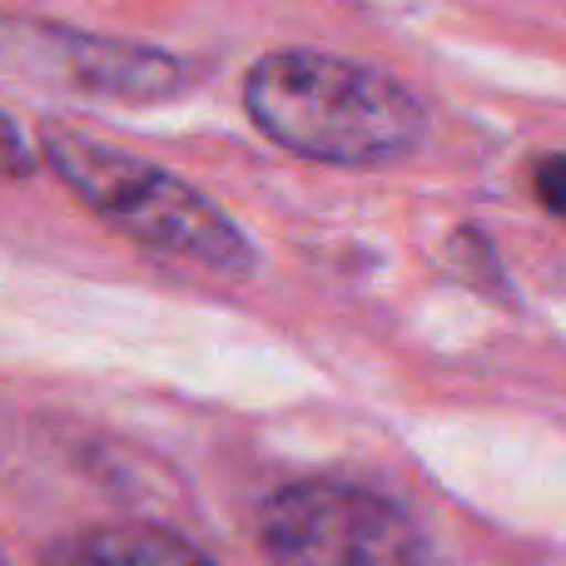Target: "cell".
I'll return each instance as SVG.
<instances>
[{
	"label": "cell",
	"instance_id": "cell-1",
	"mask_svg": "<svg viewBox=\"0 0 566 566\" xmlns=\"http://www.w3.org/2000/svg\"><path fill=\"white\" fill-rule=\"evenodd\" d=\"M244 105L274 145L328 165H382L428 135L422 105L392 75L318 50L264 55L244 80Z\"/></svg>",
	"mask_w": 566,
	"mask_h": 566
},
{
	"label": "cell",
	"instance_id": "cell-2",
	"mask_svg": "<svg viewBox=\"0 0 566 566\" xmlns=\"http://www.w3.org/2000/svg\"><path fill=\"white\" fill-rule=\"evenodd\" d=\"M40 159L90 214H99L149 254L214 269V274L254 269V244L244 239V229L169 169L55 125L40 129Z\"/></svg>",
	"mask_w": 566,
	"mask_h": 566
},
{
	"label": "cell",
	"instance_id": "cell-3",
	"mask_svg": "<svg viewBox=\"0 0 566 566\" xmlns=\"http://www.w3.org/2000/svg\"><path fill=\"white\" fill-rule=\"evenodd\" d=\"M274 566H428L422 532L392 497L358 482H289L259 507Z\"/></svg>",
	"mask_w": 566,
	"mask_h": 566
},
{
	"label": "cell",
	"instance_id": "cell-4",
	"mask_svg": "<svg viewBox=\"0 0 566 566\" xmlns=\"http://www.w3.org/2000/svg\"><path fill=\"white\" fill-rule=\"evenodd\" d=\"M50 55V70L80 95L99 99H165L185 85L179 60L165 50L129 45V40L85 35V30H35Z\"/></svg>",
	"mask_w": 566,
	"mask_h": 566
},
{
	"label": "cell",
	"instance_id": "cell-5",
	"mask_svg": "<svg viewBox=\"0 0 566 566\" xmlns=\"http://www.w3.org/2000/svg\"><path fill=\"white\" fill-rule=\"evenodd\" d=\"M45 566H214L159 527H90L65 537Z\"/></svg>",
	"mask_w": 566,
	"mask_h": 566
},
{
	"label": "cell",
	"instance_id": "cell-6",
	"mask_svg": "<svg viewBox=\"0 0 566 566\" xmlns=\"http://www.w3.org/2000/svg\"><path fill=\"white\" fill-rule=\"evenodd\" d=\"M537 195L557 219H566V155H552L537 165Z\"/></svg>",
	"mask_w": 566,
	"mask_h": 566
},
{
	"label": "cell",
	"instance_id": "cell-7",
	"mask_svg": "<svg viewBox=\"0 0 566 566\" xmlns=\"http://www.w3.org/2000/svg\"><path fill=\"white\" fill-rule=\"evenodd\" d=\"M0 165H10V169H25L30 165V155H25V135L15 129V119L0 109Z\"/></svg>",
	"mask_w": 566,
	"mask_h": 566
}]
</instances>
